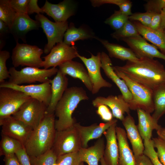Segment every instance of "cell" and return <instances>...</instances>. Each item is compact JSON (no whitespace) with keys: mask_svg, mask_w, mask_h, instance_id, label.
<instances>
[{"mask_svg":"<svg viewBox=\"0 0 165 165\" xmlns=\"http://www.w3.org/2000/svg\"><path fill=\"white\" fill-rule=\"evenodd\" d=\"M113 68L152 90L165 82L164 67L153 58L141 57L135 61H127L123 66Z\"/></svg>","mask_w":165,"mask_h":165,"instance_id":"obj_1","label":"cell"},{"mask_svg":"<svg viewBox=\"0 0 165 165\" xmlns=\"http://www.w3.org/2000/svg\"><path fill=\"white\" fill-rule=\"evenodd\" d=\"M55 117L54 113H46L39 124L32 130L24 145L29 156H38L52 148L56 131Z\"/></svg>","mask_w":165,"mask_h":165,"instance_id":"obj_2","label":"cell"},{"mask_svg":"<svg viewBox=\"0 0 165 165\" xmlns=\"http://www.w3.org/2000/svg\"><path fill=\"white\" fill-rule=\"evenodd\" d=\"M89 99L82 87L68 88L55 109L54 115L58 118L55 123L56 130H63L73 126L76 122L72 116L73 112L81 101Z\"/></svg>","mask_w":165,"mask_h":165,"instance_id":"obj_3","label":"cell"},{"mask_svg":"<svg viewBox=\"0 0 165 165\" xmlns=\"http://www.w3.org/2000/svg\"><path fill=\"white\" fill-rule=\"evenodd\" d=\"M116 74L126 83L133 97L130 108L132 110L141 109L151 113L154 111L153 90L148 87L134 81L122 72L113 68Z\"/></svg>","mask_w":165,"mask_h":165,"instance_id":"obj_4","label":"cell"},{"mask_svg":"<svg viewBox=\"0 0 165 165\" xmlns=\"http://www.w3.org/2000/svg\"><path fill=\"white\" fill-rule=\"evenodd\" d=\"M58 69L53 67L48 69L27 67L20 70L11 67L9 70L10 77L6 82L9 83L21 85L24 83H31L37 82L42 83L49 82V78L56 75Z\"/></svg>","mask_w":165,"mask_h":165,"instance_id":"obj_5","label":"cell"},{"mask_svg":"<svg viewBox=\"0 0 165 165\" xmlns=\"http://www.w3.org/2000/svg\"><path fill=\"white\" fill-rule=\"evenodd\" d=\"M43 53V50L36 46L16 42L12 51V64L15 68L21 65L39 68L42 67L43 61L41 56Z\"/></svg>","mask_w":165,"mask_h":165,"instance_id":"obj_6","label":"cell"},{"mask_svg":"<svg viewBox=\"0 0 165 165\" xmlns=\"http://www.w3.org/2000/svg\"><path fill=\"white\" fill-rule=\"evenodd\" d=\"M82 148L80 136L74 126L64 130H56L51 149L57 157L79 152Z\"/></svg>","mask_w":165,"mask_h":165,"instance_id":"obj_7","label":"cell"},{"mask_svg":"<svg viewBox=\"0 0 165 165\" xmlns=\"http://www.w3.org/2000/svg\"><path fill=\"white\" fill-rule=\"evenodd\" d=\"M47 107L44 103L31 97L12 116L23 122L33 129L43 119Z\"/></svg>","mask_w":165,"mask_h":165,"instance_id":"obj_8","label":"cell"},{"mask_svg":"<svg viewBox=\"0 0 165 165\" xmlns=\"http://www.w3.org/2000/svg\"><path fill=\"white\" fill-rule=\"evenodd\" d=\"M31 98L20 91L0 87V120L12 116Z\"/></svg>","mask_w":165,"mask_h":165,"instance_id":"obj_9","label":"cell"},{"mask_svg":"<svg viewBox=\"0 0 165 165\" xmlns=\"http://www.w3.org/2000/svg\"><path fill=\"white\" fill-rule=\"evenodd\" d=\"M35 18L39 22L47 39L44 53H49L56 44L63 42L64 34L68 27V22L67 21L53 22L41 13L37 14Z\"/></svg>","mask_w":165,"mask_h":165,"instance_id":"obj_10","label":"cell"},{"mask_svg":"<svg viewBox=\"0 0 165 165\" xmlns=\"http://www.w3.org/2000/svg\"><path fill=\"white\" fill-rule=\"evenodd\" d=\"M101 56L100 52L97 53L96 55L91 53V57L89 58L82 56L79 54L78 55V57L83 63L88 71L92 86L91 92L93 94L98 93L102 88H111L112 86V85L105 79L101 74Z\"/></svg>","mask_w":165,"mask_h":165,"instance_id":"obj_11","label":"cell"},{"mask_svg":"<svg viewBox=\"0 0 165 165\" xmlns=\"http://www.w3.org/2000/svg\"><path fill=\"white\" fill-rule=\"evenodd\" d=\"M78 53L75 46H70L63 42L58 43L52 49L50 53L43 57L42 67L48 69L55 67L78 57Z\"/></svg>","mask_w":165,"mask_h":165,"instance_id":"obj_12","label":"cell"},{"mask_svg":"<svg viewBox=\"0 0 165 165\" xmlns=\"http://www.w3.org/2000/svg\"><path fill=\"white\" fill-rule=\"evenodd\" d=\"M11 88L23 92L31 97L44 103L47 107L52 96L51 86L49 82L38 84L17 85L5 82L0 83V87Z\"/></svg>","mask_w":165,"mask_h":165,"instance_id":"obj_13","label":"cell"},{"mask_svg":"<svg viewBox=\"0 0 165 165\" xmlns=\"http://www.w3.org/2000/svg\"><path fill=\"white\" fill-rule=\"evenodd\" d=\"M1 134L12 138L24 145L33 130L31 127L12 116L0 120Z\"/></svg>","mask_w":165,"mask_h":165,"instance_id":"obj_14","label":"cell"},{"mask_svg":"<svg viewBox=\"0 0 165 165\" xmlns=\"http://www.w3.org/2000/svg\"><path fill=\"white\" fill-rule=\"evenodd\" d=\"M121 40L127 45L138 58H157L165 61V55L159 51L155 46L148 43L141 35L123 38Z\"/></svg>","mask_w":165,"mask_h":165,"instance_id":"obj_15","label":"cell"},{"mask_svg":"<svg viewBox=\"0 0 165 165\" xmlns=\"http://www.w3.org/2000/svg\"><path fill=\"white\" fill-rule=\"evenodd\" d=\"M92 104L96 108L102 105L107 106L111 110L113 117L121 121L125 118L126 113L130 114L129 105L122 94L118 96L111 95L107 97L98 96L92 101Z\"/></svg>","mask_w":165,"mask_h":165,"instance_id":"obj_16","label":"cell"},{"mask_svg":"<svg viewBox=\"0 0 165 165\" xmlns=\"http://www.w3.org/2000/svg\"><path fill=\"white\" fill-rule=\"evenodd\" d=\"M40 27L39 22L31 18L27 14L17 13L9 28L16 42L19 39L26 42V36L30 31L36 30Z\"/></svg>","mask_w":165,"mask_h":165,"instance_id":"obj_17","label":"cell"},{"mask_svg":"<svg viewBox=\"0 0 165 165\" xmlns=\"http://www.w3.org/2000/svg\"><path fill=\"white\" fill-rule=\"evenodd\" d=\"M117 119H113L105 123H101L98 124L95 123L86 126H82L76 122L74 126L79 134L82 148H87L90 141L100 138L105 131L112 125L117 123Z\"/></svg>","mask_w":165,"mask_h":165,"instance_id":"obj_18","label":"cell"},{"mask_svg":"<svg viewBox=\"0 0 165 165\" xmlns=\"http://www.w3.org/2000/svg\"><path fill=\"white\" fill-rule=\"evenodd\" d=\"M75 7L73 2L70 0H64L57 4H52L46 0L41 8L55 22H61L67 21L74 14Z\"/></svg>","mask_w":165,"mask_h":165,"instance_id":"obj_19","label":"cell"},{"mask_svg":"<svg viewBox=\"0 0 165 165\" xmlns=\"http://www.w3.org/2000/svg\"><path fill=\"white\" fill-rule=\"evenodd\" d=\"M101 68L105 75L114 83L120 90L121 94L129 105L131 103L132 94L125 82L120 78L114 71L112 62L109 56L104 52L101 53Z\"/></svg>","mask_w":165,"mask_h":165,"instance_id":"obj_20","label":"cell"},{"mask_svg":"<svg viewBox=\"0 0 165 165\" xmlns=\"http://www.w3.org/2000/svg\"><path fill=\"white\" fill-rule=\"evenodd\" d=\"M68 78L66 75L58 71L54 78L50 79L51 85L52 96L50 103L47 107L46 113L54 114L56 106L68 88Z\"/></svg>","mask_w":165,"mask_h":165,"instance_id":"obj_21","label":"cell"},{"mask_svg":"<svg viewBox=\"0 0 165 165\" xmlns=\"http://www.w3.org/2000/svg\"><path fill=\"white\" fill-rule=\"evenodd\" d=\"M117 123L111 126L104 133L106 140L103 158L108 165H118L119 147L116 127Z\"/></svg>","mask_w":165,"mask_h":165,"instance_id":"obj_22","label":"cell"},{"mask_svg":"<svg viewBox=\"0 0 165 165\" xmlns=\"http://www.w3.org/2000/svg\"><path fill=\"white\" fill-rule=\"evenodd\" d=\"M122 121L125 128L127 138L132 145L135 157L143 154L145 147L143 140L133 118L129 114Z\"/></svg>","mask_w":165,"mask_h":165,"instance_id":"obj_23","label":"cell"},{"mask_svg":"<svg viewBox=\"0 0 165 165\" xmlns=\"http://www.w3.org/2000/svg\"><path fill=\"white\" fill-rule=\"evenodd\" d=\"M59 67V70L62 73L79 79L87 89L91 92L92 86L88 71L81 63L71 60L62 64Z\"/></svg>","mask_w":165,"mask_h":165,"instance_id":"obj_24","label":"cell"},{"mask_svg":"<svg viewBox=\"0 0 165 165\" xmlns=\"http://www.w3.org/2000/svg\"><path fill=\"white\" fill-rule=\"evenodd\" d=\"M116 132L119 147L118 165H136L135 157L129 145L125 130L116 126Z\"/></svg>","mask_w":165,"mask_h":165,"instance_id":"obj_25","label":"cell"},{"mask_svg":"<svg viewBox=\"0 0 165 165\" xmlns=\"http://www.w3.org/2000/svg\"><path fill=\"white\" fill-rule=\"evenodd\" d=\"M136 110L138 118L137 126L142 140L151 139L153 130L157 131L162 127L150 113L140 108Z\"/></svg>","mask_w":165,"mask_h":165,"instance_id":"obj_26","label":"cell"},{"mask_svg":"<svg viewBox=\"0 0 165 165\" xmlns=\"http://www.w3.org/2000/svg\"><path fill=\"white\" fill-rule=\"evenodd\" d=\"M105 148L103 138L97 140L94 144L89 148H82L79 151L81 160L88 165H98L103 157Z\"/></svg>","mask_w":165,"mask_h":165,"instance_id":"obj_27","label":"cell"},{"mask_svg":"<svg viewBox=\"0 0 165 165\" xmlns=\"http://www.w3.org/2000/svg\"><path fill=\"white\" fill-rule=\"evenodd\" d=\"M132 22L140 35L145 40L152 43L165 55V34L164 31L153 30L137 21Z\"/></svg>","mask_w":165,"mask_h":165,"instance_id":"obj_28","label":"cell"},{"mask_svg":"<svg viewBox=\"0 0 165 165\" xmlns=\"http://www.w3.org/2000/svg\"><path fill=\"white\" fill-rule=\"evenodd\" d=\"M106 49L109 56L125 61H135L138 59L134 52L130 48L121 45L109 42L108 41L97 38Z\"/></svg>","mask_w":165,"mask_h":165,"instance_id":"obj_29","label":"cell"},{"mask_svg":"<svg viewBox=\"0 0 165 165\" xmlns=\"http://www.w3.org/2000/svg\"><path fill=\"white\" fill-rule=\"evenodd\" d=\"M152 90L154 111L152 116L158 121L165 114V82Z\"/></svg>","mask_w":165,"mask_h":165,"instance_id":"obj_30","label":"cell"},{"mask_svg":"<svg viewBox=\"0 0 165 165\" xmlns=\"http://www.w3.org/2000/svg\"><path fill=\"white\" fill-rule=\"evenodd\" d=\"M96 38L92 34L81 28H76L71 23L66 31L64 36L63 42L70 46H74L75 42L79 40Z\"/></svg>","mask_w":165,"mask_h":165,"instance_id":"obj_31","label":"cell"},{"mask_svg":"<svg viewBox=\"0 0 165 165\" xmlns=\"http://www.w3.org/2000/svg\"><path fill=\"white\" fill-rule=\"evenodd\" d=\"M24 147L18 141L1 134L0 142V155L4 156L15 154L19 149Z\"/></svg>","mask_w":165,"mask_h":165,"instance_id":"obj_32","label":"cell"},{"mask_svg":"<svg viewBox=\"0 0 165 165\" xmlns=\"http://www.w3.org/2000/svg\"><path fill=\"white\" fill-rule=\"evenodd\" d=\"M111 35L113 38L119 40L141 35L133 22L129 20L121 28L115 31Z\"/></svg>","mask_w":165,"mask_h":165,"instance_id":"obj_33","label":"cell"},{"mask_svg":"<svg viewBox=\"0 0 165 165\" xmlns=\"http://www.w3.org/2000/svg\"><path fill=\"white\" fill-rule=\"evenodd\" d=\"M17 13L10 6L9 0H0V20L10 28Z\"/></svg>","mask_w":165,"mask_h":165,"instance_id":"obj_34","label":"cell"},{"mask_svg":"<svg viewBox=\"0 0 165 165\" xmlns=\"http://www.w3.org/2000/svg\"><path fill=\"white\" fill-rule=\"evenodd\" d=\"M29 157L31 165H54L57 158L51 149L38 156Z\"/></svg>","mask_w":165,"mask_h":165,"instance_id":"obj_35","label":"cell"},{"mask_svg":"<svg viewBox=\"0 0 165 165\" xmlns=\"http://www.w3.org/2000/svg\"><path fill=\"white\" fill-rule=\"evenodd\" d=\"M129 17L123 13L120 10H115L111 16L106 20L105 23L110 25L116 31L124 25L129 20Z\"/></svg>","mask_w":165,"mask_h":165,"instance_id":"obj_36","label":"cell"},{"mask_svg":"<svg viewBox=\"0 0 165 165\" xmlns=\"http://www.w3.org/2000/svg\"><path fill=\"white\" fill-rule=\"evenodd\" d=\"M97 3L98 6L104 4H109L118 6L119 10L125 15L130 16L133 13L131 12L132 2L128 0H98Z\"/></svg>","mask_w":165,"mask_h":165,"instance_id":"obj_37","label":"cell"},{"mask_svg":"<svg viewBox=\"0 0 165 165\" xmlns=\"http://www.w3.org/2000/svg\"><path fill=\"white\" fill-rule=\"evenodd\" d=\"M81 162L79 152L57 157L54 165H80Z\"/></svg>","mask_w":165,"mask_h":165,"instance_id":"obj_38","label":"cell"},{"mask_svg":"<svg viewBox=\"0 0 165 165\" xmlns=\"http://www.w3.org/2000/svg\"><path fill=\"white\" fill-rule=\"evenodd\" d=\"M145 149L143 154L150 160L153 165H163L159 160L152 139L143 140Z\"/></svg>","mask_w":165,"mask_h":165,"instance_id":"obj_39","label":"cell"},{"mask_svg":"<svg viewBox=\"0 0 165 165\" xmlns=\"http://www.w3.org/2000/svg\"><path fill=\"white\" fill-rule=\"evenodd\" d=\"M10 57L9 52L6 50H0V83L5 82V79L9 78L10 75L6 66V61Z\"/></svg>","mask_w":165,"mask_h":165,"instance_id":"obj_40","label":"cell"},{"mask_svg":"<svg viewBox=\"0 0 165 165\" xmlns=\"http://www.w3.org/2000/svg\"><path fill=\"white\" fill-rule=\"evenodd\" d=\"M152 13L146 12L145 13H136L129 16L131 21H137L144 26L149 27L151 23Z\"/></svg>","mask_w":165,"mask_h":165,"instance_id":"obj_41","label":"cell"},{"mask_svg":"<svg viewBox=\"0 0 165 165\" xmlns=\"http://www.w3.org/2000/svg\"><path fill=\"white\" fill-rule=\"evenodd\" d=\"M146 12L160 13L165 6V0H150L144 5Z\"/></svg>","mask_w":165,"mask_h":165,"instance_id":"obj_42","label":"cell"},{"mask_svg":"<svg viewBox=\"0 0 165 165\" xmlns=\"http://www.w3.org/2000/svg\"><path fill=\"white\" fill-rule=\"evenodd\" d=\"M153 145L157 149V156L162 164L165 165V142L159 138H152Z\"/></svg>","mask_w":165,"mask_h":165,"instance_id":"obj_43","label":"cell"},{"mask_svg":"<svg viewBox=\"0 0 165 165\" xmlns=\"http://www.w3.org/2000/svg\"><path fill=\"white\" fill-rule=\"evenodd\" d=\"M29 2V0H9L10 6L18 14H27Z\"/></svg>","mask_w":165,"mask_h":165,"instance_id":"obj_44","label":"cell"},{"mask_svg":"<svg viewBox=\"0 0 165 165\" xmlns=\"http://www.w3.org/2000/svg\"><path fill=\"white\" fill-rule=\"evenodd\" d=\"M96 111L97 114L103 121L108 122L112 120L113 116L112 112L107 105H102L99 106Z\"/></svg>","mask_w":165,"mask_h":165,"instance_id":"obj_45","label":"cell"},{"mask_svg":"<svg viewBox=\"0 0 165 165\" xmlns=\"http://www.w3.org/2000/svg\"><path fill=\"white\" fill-rule=\"evenodd\" d=\"M21 165H31L29 157L24 146L18 150L15 153Z\"/></svg>","mask_w":165,"mask_h":165,"instance_id":"obj_46","label":"cell"},{"mask_svg":"<svg viewBox=\"0 0 165 165\" xmlns=\"http://www.w3.org/2000/svg\"><path fill=\"white\" fill-rule=\"evenodd\" d=\"M38 0H29L27 9V14L28 15L34 13L37 14L44 13L42 8L38 6Z\"/></svg>","mask_w":165,"mask_h":165,"instance_id":"obj_47","label":"cell"},{"mask_svg":"<svg viewBox=\"0 0 165 165\" xmlns=\"http://www.w3.org/2000/svg\"><path fill=\"white\" fill-rule=\"evenodd\" d=\"M152 13V20L149 27L154 30H160L161 22L160 13Z\"/></svg>","mask_w":165,"mask_h":165,"instance_id":"obj_48","label":"cell"},{"mask_svg":"<svg viewBox=\"0 0 165 165\" xmlns=\"http://www.w3.org/2000/svg\"><path fill=\"white\" fill-rule=\"evenodd\" d=\"M4 165H21L15 154L4 156Z\"/></svg>","mask_w":165,"mask_h":165,"instance_id":"obj_49","label":"cell"},{"mask_svg":"<svg viewBox=\"0 0 165 165\" xmlns=\"http://www.w3.org/2000/svg\"><path fill=\"white\" fill-rule=\"evenodd\" d=\"M135 157L136 165H153L148 158L144 154Z\"/></svg>","mask_w":165,"mask_h":165,"instance_id":"obj_50","label":"cell"},{"mask_svg":"<svg viewBox=\"0 0 165 165\" xmlns=\"http://www.w3.org/2000/svg\"><path fill=\"white\" fill-rule=\"evenodd\" d=\"M10 33L9 27L3 21L0 20V37L2 39Z\"/></svg>","mask_w":165,"mask_h":165,"instance_id":"obj_51","label":"cell"},{"mask_svg":"<svg viewBox=\"0 0 165 165\" xmlns=\"http://www.w3.org/2000/svg\"><path fill=\"white\" fill-rule=\"evenodd\" d=\"M160 15L161 18L160 30L164 31L165 30V6L162 10Z\"/></svg>","mask_w":165,"mask_h":165,"instance_id":"obj_52","label":"cell"},{"mask_svg":"<svg viewBox=\"0 0 165 165\" xmlns=\"http://www.w3.org/2000/svg\"><path fill=\"white\" fill-rule=\"evenodd\" d=\"M158 138L161 139L165 142V128L161 127L156 131Z\"/></svg>","mask_w":165,"mask_h":165,"instance_id":"obj_53","label":"cell"},{"mask_svg":"<svg viewBox=\"0 0 165 165\" xmlns=\"http://www.w3.org/2000/svg\"><path fill=\"white\" fill-rule=\"evenodd\" d=\"M101 165H108L105 162L103 157L100 160Z\"/></svg>","mask_w":165,"mask_h":165,"instance_id":"obj_54","label":"cell"},{"mask_svg":"<svg viewBox=\"0 0 165 165\" xmlns=\"http://www.w3.org/2000/svg\"><path fill=\"white\" fill-rule=\"evenodd\" d=\"M0 48L1 50V49H2L3 48V47L4 46V43L5 42L4 40L0 38Z\"/></svg>","mask_w":165,"mask_h":165,"instance_id":"obj_55","label":"cell"},{"mask_svg":"<svg viewBox=\"0 0 165 165\" xmlns=\"http://www.w3.org/2000/svg\"><path fill=\"white\" fill-rule=\"evenodd\" d=\"M80 165H84L83 162H81Z\"/></svg>","mask_w":165,"mask_h":165,"instance_id":"obj_56","label":"cell"},{"mask_svg":"<svg viewBox=\"0 0 165 165\" xmlns=\"http://www.w3.org/2000/svg\"><path fill=\"white\" fill-rule=\"evenodd\" d=\"M164 31V33H165V30Z\"/></svg>","mask_w":165,"mask_h":165,"instance_id":"obj_57","label":"cell"}]
</instances>
